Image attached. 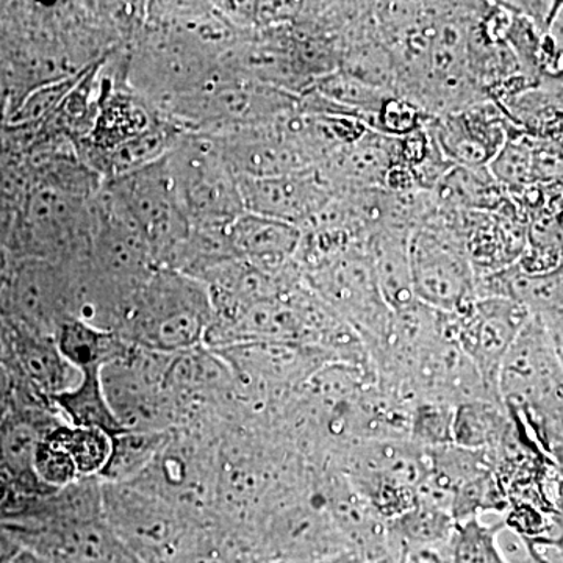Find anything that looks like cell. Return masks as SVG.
<instances>
[{
    "label": "cell",
    "mask_w": 563,
    "mask_h": 563,
    "mask_svg": "<svg viewBox=\"0 0 563 563\" xmlns=\"http://www.w3.org/2000/svg\"><path fill=\"white\" fill-rule=\"evenodd\" d=\"M233 254L276 277L301 276L296 255L302 242L298 225L244 211L229 225Z\"/></svg>",
    "instance_id": "5bb4252c"
},
{
    "label": "cell",
    "mask_w": 563,
    "mask_h": 563,
    "mask_svg": "<svg viewBox=\"0 0 563 563\" xmlns=\"http://www.w3.org/2000/svg\"><path fill=\"white\" fill-rule=\"evenodd\" d=\"M24 553L9 529L0 521V563H13Z\"/></svg>",
    "instance_id": "4316f807"
},
{
    "label": "cell",
    "mask_w": 563,
    "mask_h": 563,
    "mask_svg": "<svg viewBox=\"0 0 563 563\" xmlns=\"http://www.w3.org/2000/svg\"><path fill=\"white\" fill-rule=\"evenodd\" d=\"M169 432L122 431L111 437V453L99 476L101 483L131 484L150 468Z\"/></svg>",
    "instance_id": "ffe728a7"
},
{
    "label": "cell",
    "mask_w": 563,
    "mask_h": 563,
    "mask_svg": "<svg viewBox=\"0 0 563 563\" xmlns=\"http://www.w3.org/2000/svg\"><path fill=\"white\" fill-rule=\"evenodd\" d=\"M107 525L141 563H177L199 523L135 484L102 483Z\"/></svg>",
    "instance_id": "277c9868"
},
{
    "label": "cell",
    "mask_w": 563,
    "mask_h": 563,
    "mask_svg": "<svg viewBox=\"0 0 563 563\" xmlns=\"http://www.w3.org/2000/svg\"><path fill=\"white\" fill-rule=\"evenodd\" d=\"M499 395L515 417H525L544 450L563 462V368L550 333L531 317L504 357Z\"/></svg>",
    "instance_id": "7a4b0ae2"
},
{
    "label": "cell",
    "mask_w": 563,
    "mask_h": 563,
    "mask_svg": "<svg viewBox=\"0 0 563 563\" xmlns=\"http://www.w3.org/2000/svg\"><path fill=\"white\" fill-rule=\"evenodd\" d=\"M2 314L22 331L54 336L63 321L74 318L68 261L18 258Z\"/></svg>",
    "instance_id": "30bf717a"
},
{
    "label": "cell",
    "mask_w": 563,
    "mask_h": 563,
    "mask_svg": "<svg viewBox=\"0 0 563 563\" xmlns=\"http://www.w3.org/2000/svg\"><path fill=\"white\" fill-rule=\"evenodd\" d=\"M302 279L361 336L369 357L383 346L395 312L385 302L366 250L344 252L302 274Z\"/></svg>",
    "instance_id": "ba28073f"
},
{
    "label": "cell",
    "mask_w": 563,
    "mask_h": 563,
    "mask_svg": "<svg viewBox=\"0 0 563 563\" xmlns=\"http://www.w3.org/2000/svg\"><path fill=\"white\" fill-rule=\"evenodd\" d=\"M236 376L261 391L272 404L301 387L328 363V351L299 343L246 342L214 350Z\"/></svg>",
    "instance_id": "8fae6325"
},
{
    "label": "cell",
    "mask_w": 563,
    "mask_h": 563,
    "mask_svg": "<svg viewBox=\"0 0 563 563\" xmlns=\"http://www.w3.org/2000/svg\"><path fill=\"white\" fill-rule=\"evenodd\" d=\"M11 495H13V484H11L9 473L0 463V504L5 503Z\"/></svg>",
    "instance_id": "f546056e"
},
{
    "label": "cell",
    "mask_w": 563,
    "mask_h": 563,
    "mask_svg": "<svg viewBox=\"0 0 563 563\" xmlns=\"http://www.w3.org/2000/svg\"><path fill=\"white\" fill-rule=\"evenodd\" d=\"M13 331V372L40 395L54 402V398L80 383L81 374L63 357L54 336L36 335L14 325Z\"/></svg>",
    "instance_id": "9a60e30c"
},
{
    "label": "cell",
    "mask_w": 563,
    "mask_h": 563,
    "mask_svg": "<svg viewBox=\"0 0 563 563\" xmlns=\"http://www.w3.org/2000/svg\"><path fill=\"white\" fill-rule=\"evenodd\" d=\"M5 120H7V106H5V101H3L2 88H0V121H5Z\"/></svg>",
    "instance_id": "4dcf8cb0"
},
{
    "label": "cell",
    "mask_w": 563,
    "mask_h": 563,
    "mask_svg": "<svg viewBox=\"0 0 563 563\" xmlns=\"http://www.w3.org/2000/svg\"><path fill=\"white\" fill-rule=\"evenodd\" d=\"M533 136L518 131L514 125L501 151L488 165L492 176L501 187L517 191L533 184Z\"/></svg>",
    "instance_id": "cb8c5ba5"
},
{
    "label": "cell",
    "mask_w": 563,
    "mask_h": 563,
    "mask_svg": "<svg viewBox=\"0 0 563 563\" xmlns=\"http://www.w3.org/2000/svg\"><path fill=\"white\" fill-rule=\"evenodd\" d=\"M54 340L63 357L80 374L102 372L110 363L124 357L132 346L118 333L106 331L79 318L63 321Z\"/></svg>",
    "instance_id": "e0dca14e"
},
{
    "label": "cell",
    "mask_w": 563,
    "mask_h": 563,
    "mask_svg": "<svg viewBox=\"0 0 563 563\" xmlns=\"http://www.w3.org/2000/svg\"><path fill=\"white\" fill-rule=\"evenodd\" d=\"M409 231L383 229L366 240V254L373 263L377 284L393 312H402L417 303L409 262Z\"/></svg>",
    "instance_id": "2e32d148"
},
{
    "label": "cell",
    "mask_w": 563,
    "mask_h": 563,
    "mask_svg": "<svg viewBox=\"0 0 563 563\" xmlns=\"http://www.w3.org/2000/svg\"><path fill=\"white\" fill-rule=\"evenodd\" d=\"M455 529L454 518L446 510L418 501L401 517L387 521V537L399 547V553L418 548L450 543Z\"/></svg>",
    "instance_id": "44dd1931"
},
{
    "label": "cell",
    "mask_w": 563,
    "mask_h": 563,
    "mask_svg": "<svg viewBox=\"0 0 563 563\" xmlns=\"http://www.w3.org/2000/svg\"><path fill=\"white\" fill-rule=\"evenodd\" d=\"M413 295L428 309L462 312L476 299V273L466 254L459 211L435 207L409 236Z\"/></svg>",
    "instance_id": "3957f363"
},
{
    "label": "cell",
    "mask_w": 563,
    "mask_h": 563,
    "mask_svg": "<svg viewBox=\"0 0 563 563\" xmlns=\"http://www.w3.org/2000/svg\"><path fill=\"white\" fill-rule=\"evenodd\" d=\"M454 406L421 399L410 410L409 439L422 450L453 444Z\"/></svg>",
    "instance_id": "d4e9b609"
},
{
    "label": "cell",
    "mask_w": 563,
    "mask_h": 563,
    "mask_svg": "<svg viewBox=\"0 0 563 563\" xmlns=\"http://www.w3.org/2000/svg\"><path fill=\"white\" fill-rule=\"evenodd\" d=\"M211 322L207 285L179 269L158 266L133 292L118 335L133 346L179 354L206 346Z\"/></svg>",
    "instance_id": "6da1fadb"
},
{
    "label": "cell",
    "mask_w": 563,
    "mask_h": 563,
    "mask_svg": "<svg viewBox=\"0 0 563 563\" xmlns=\"http://www.w3.org/2000/svg\"><path fill=\"white\" fill-rule=\"evenodd\" d=\"M543 321V320H542ZM544 328L550 333L551 342L554 344L555 354L563 368V318L561 320L543 321Z\"/></svg>",
    "instance_id": "f1b7e54d"
},
{
    "label": "cell",
    "mask_w": 563,
    "mask_h": 563,
    "mask_svg": "<svg viewBox=\"0 0 563 563\" xmlns=\"http://www.w3.org/2000/svg\"><path fill=\"white\" fill-rule=\"evenodd\" d=\"M506 521L485 525L481 518L455 523L450 540L451 563H509L499 547L498 533Z\"/></svg>",
    "instance_id": "603a6c76"
},
{
    "label": "cell",
    "mask_w": 563,
    "mask_h": 563,
    "mask_svg": "<svg viewBox=\"0 0 563 563\" xmlns=\"http://www.w3.org/2000/svg\"><path fill=\"white\" fill-rule=\"evenodd\" d=\"M429 135L444 157L462 168H488L514 129L498 102L487 99L466 109L429 117Z\"/></svg>",
    "instance_id": "7c38bea8"
},
{
    "label": "cell",
    "mask_w": 563,
    "mask_h": 563,
    "mask_svg": "<svg viewBox=\"0 0 563 563\" xmlns=\"http://www.w3.org/2000/svg\"><path fill=\"white\" fill-rule=\"evenodd\" d=\"M101 373L81 374L80 383L76 387L54 398V406L62 420L69 424L117 435L122 432V428L107 399Z\"/></svg>",
    "instance_id": "d6986e66"
},
{
    "label": "cell",
    "mask_w": 563,
    "mask_h": 563,
    "mask_svg": "<svg viewBox=\"0 0 563 563\" xmlns=\"http://www.w3.org/2000/svg\"><path fill=\"white\" fill-rule=\"evenodd\" d=\"M512 424L503 401L473 399L454 407L453 444L474 451H493Z\"/></svg>",
    "instance_id": "ac0fdd59"
},
{
    "label": "cell",
    "mask_w": 563,
    "mask_h": 563,
    "mask_svg": "<svg viewBox=\"0 0 563 563\" xmlns=\"http://www.w3.org/2000/svg\"><path fill=\"white\" fill-rule=\"evenodd\" d=\"M174 354L131 346L102 369L107 399L122 431L169 432L180 426L179 406L166 376Z\"/></svg>",
    "instance_id": "52a82bcc"
},
{
    "label": "cell",
    "mask_w": 563,
    "mask_h": 563,
    "mask_svg": "<svg viewBox=\"0 0 563 563\" xmlns=\"http://www.w3.org/2000/svg\"><path fill=\"white\" fill-rule=\"evenodd\" d=\"M150 244L157 266L177 268L191 224L181 206L166 157L147 168L103 180Z\"/></svg>",
    "instance_id": "5b68a950"
},
{
    "label": "cell",
    "mask_w": 563,
    "mask_h": 563,
    "mask_svg": "<svg viewBox=\"0 0 563 563\" xmlns=\"http://www.w3.org/2000/svg\"><path fill=\"white\" fill-rule=\"evenodd\" d=\"M11 391H13V374L10 369L0 366V422L5 420L11 407Z\"/></svg>",
    "instance_id": "83f0119b"
},
{
    "label": "cell",
    "mask_w": 563,
    "mask_h": 563,
    "mask_svg": "<svg viewBox=\"0 0 563 563\" xmlns=\"http://www.w3.org/2000/svg\"><path fill=\"white\" fill-rule=\"evenodd\" d=\"M428 118L429 114L420 107L393 92L377 111L373 131L393 139H402L424 128Z\"/></svg>",
    "instance_id": "484cf974"
},
{
    "label": "cell",
    "mask_w": 563,
    "mask_h": 563,
    "mask_svg": "<svg viewBox=\"0 0 563 563\" xmlns=\"http://www.w3.org/2000/svg\"><path fill=\"white\" fill-rule=\"evenodd\" d=\"M531 317L529 310L514 299L476 298L462 312L440 313V322L444 335L459 344L484 383L499 395L504 357Z\"/></svg>",
    "instance_id": "9c48e42d"
},
{
    "label": "cell",
    "mask_w": 563,
    "mask_h": 563,
    "mask_svg": "<svg viewBox=\"0 0 563 563\" xmlns=\"http://www.w3.org/2000/svg\"><path fill=\"white\" fill-rule=\"evenodd\" d=\"M51 433L65 448L79 472L80 479L101 476L109 462L113 435L98 429L79 428L65 421L54 426Z\"/></svg>",
    "instance_id": "7402d4cb"
},
{
    "label": "cell",
    "mask_w": 563,
    "mask_h": 563,
    "mask_svg": "<svg viewBox=\"0 0 563 563\" xmlns=\"http://www.w3.org/2000/svg\"><path fill=\"white\" fill-rule=\"evenodd\" d=\"M244 211L306 228L335 198L320 169L276 177H236Z\"/></svg>",
    "instance_id": "4fadbf2b"
},
{
    "label": "cell",
    "mask_w": 563,
    "mask_h": 563,
    "mask_svg": "<svg viewBox=\"0 0 563 563\" xmlns=\"http://www.w3.org/2000/svg\"><path fill=\"white\" fill-rule=\"evenodd\" d=\"M166 163L191 228H228L244 213L239 179L211 136L185 133Z\"/></svg>",
    "instance_id": "8992f818"
}]
</instances>
